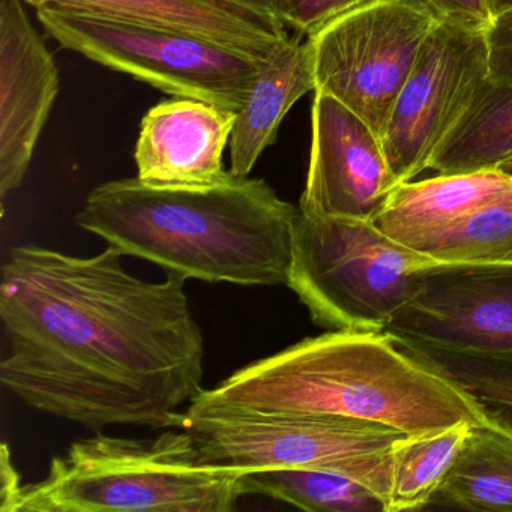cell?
I'll return each instance as SVG.
<instances>
[{"label":"cell","instance_id":"6da1fadb","mask_svg":"<svg viewBox=\"0 0 512 512\" xmlns=\"http://www.w3.org/2000/svg\"><path fill=\"white\" fill-rule=\"evenodd\" d=\"M107 247L13 248L2 265L0 383L32 409L100 431L179 428L202 394L205 337L185 278L146 281Z\"/></svg>","mask_w":512,"mask_h":512},{"label":"cell","instance_id":"7a4b0ae2","mask_svg":"<svg viewBox=\"0 0 512 512\" xmlns=\"http://www.w3.org/2000/svg\"><path fill=\"white\" fill-rule=\"evenodd\" d=\"M299 206L263 179L227 173L211 187H154L139 178L98 185L77 226L185 280L274 287L287 283Z\"/></svg>","mask_w":512,"mask_h":512},{"label":"cell","instance_id":"3957f363","mask_svg":"<svg viewBox=\"0 0 512 512\" xmlns=\"http://www.w3.org/2000/svg\"><path fill=\"white\" fill-rule=\"evenodd\" d=\"M194 401L365 419L407 434L490 422L472 397L385 331L337 329L251 362Z\"/></svg>","mask_w":512,"mask_h":512},{"label":"cell","instance_id":"277c9868","mask_svg":"<svg viewBox=\"0 0 512 512\" xmlns=\"http://www.w3.org/2000/svg\"><path fill=\"white\" fill-rule=\"evenodd\" d=\"M257 467L203 457L184 428L155 439L97 431L55 455L41 481L22 484L2 512H229Z\"/></svg>","mask_w":512,"mask_h":512},{"label":"cell","instance_id":"5b68a950","mask_svg":"<svg viewBox=\"0 0 512 512\" xmlns=\"http://www.w3.org/2000/svg\"><path fill=\"white\" fill-rule=\"evenodd\" d=\"M436 260L398 244L373 221L299 214L286 286L322 328L383 331Z\"/></svg>","mask_w":512,"mask_h":512},{"label":"cell","instance_id":"8992f818","mask_svg":"<svg viewBox=\"0 0 512 512\" xmlns=\"http://www.w3.org/2000/svg\"><path fill=\"white\" fill-rule=\"evenodd\" d=\"M211 463L341 473L388 503L392 446L407 433L379 422L319 413H262L193 401L182 413Z\"/></svg>","mask_w":512,"mask_h":512},{"label":"cell","instance_id":"52a82bcc","mask_svg":"<svg viewBox=\"0 0 512 512\" xmlns=\"http://www.w3.org/2000/svg\"><path fill=\"white\" fill-rule=\"evenodd\" d=\"M37 16L52 40L92 62L166 94L238 113L263 61L224 44L173 29L104 19L46 5Z\"/></svg>","mask_w":512,"mask_h":512},{"label":"cell","instance_id":"ba28073f","mask_svg":"<svg viewBox=\"0 0 512 512\" xmlns=\"http://www.w3.org/2000/svg\"><path fill=\"white\" fill-rule=\"evenodd\" d=\"M440 20L427 0H376L335 17L308 35L316 91L349 107L382 139Z\"/></svg>","mask_w":512,"mask_h":512},{"label":"cell","instance_id":"9c48e42d","mask_svg":"<svg viewBox=\"0 0 512 512\" xmlns=\"http://www.w3.org/2000/svg\"><path fill=\"white\" fill-rule=\"evenodd\" d=\"M488 80L485 29L440 20L422 46L382 137L398 184L430 169Z\"/></svg>","mask_w":512,"mask_h":512},{"label":"cell","instance_id":"30bf717a","mask_svg":"<svg viewBox=\"0 0 512 512\" xmlns=\"http://www.w3.org/2000/svg\"><path fill=\"white\" fill-rule=\"evenodd\" d=\"M383 331L431 349L512 358V262L424 269Z\"/></svg>","mask_w":512,"mask_h":512},{"label":"cell","instance_id":"8fae6325","mask_svg":"<svg viewBox=\"0 0 512 512\" xmlns=\"http://www.w3.org/2000/svg\"><path fill=\"white\" fill-rule=\"evenodd\" d=\"M398 182L382 139L349 107L314 91L311 151L299 211L374 221Z\"/></svg>","mask_w":512,"mask_h":512},{"label":"cell","instance_id":"7c38bea8","mask_svg":"<svg viewBox=\"0 0 512 512\" xmlns=\"http://www.w3.org/2000/svg\"><path fill=\"white\" fill-rule=\"evenodd\" d=\"M23 0L0 2V199L20 188L58 97L59 70Z\"/></svg>","mask_w":512,"mask_h":512},{"label":"cell","instance_id":"4fadbf2b","mask_svg":"<svg viewBox=\"0 0 512 512\" xmlns=\"http://www.w3.org/2000/svg\"><path fill=\"white\" fill-rule=\"evenodd\" d=\"M236 113L193 98L152 107L137 139V178L154 187H211L226 178L223 154Z\"/></svg>","mask_w":512,"mask_h":512},{"label":"cell","instance_id":"5bb4252c","mask_svg":"<svg viewBox=\"0 0 512 512\" xmlns=\"http://www.w3.org/2000/svg\"><path fill=\"white\" fill-rule=\"evenodd\" d=\"M35 10L55 5L104 19L199 35L265 61L286 40L278 17L223 0H23Z\"/></svg>","mask_w":512,"mask_h":512},{"label":"cell","instance_id":"9a60e30c","mask_svg":"<svg viewBox=\"0 0 512 512\" xmlns=\"http://www.w3.org/2000/svg\"><path fill=\"white\" fill-rule=\"evenodd\" d=\"M311 91L316 79L310 44L287 37L263 61L247 103L236 113L229 142L233 175H250L260 155L277 142L287 113Z\"/></svg>","mask_w":512,"mask_h":512},{"label":"cell","instance_id":"2e32d148","mask_svg":"<svg viewBox=\"0 0 512 512\" xmlns=\"http://www.w3.org/2000/svg\"><path fill=\"white\" fill-rule=\"evenodd\" d=\"M511 188L512 179L499 170L401 182L389 194L373 223L388 238L415 250L425 239L443 232Z\"/></svg>","mask_w":512,"mask_h":512},{"label":"cell","instance_id":"e0dca14e","mask_svg":"<svg viewBox=\"0 0 512 512\" xmlns=\"http://www.w3.org/2000/svg\"><path fill=\"white\" fill-rule=\"evenodd\" d=\"M512 512V434L473 424L469 439L428 506Z\"/></svg>","mask_w":512,"mask_h":512},{"label":"cell","instance_id":"ac0fdd59","mask_svg":"<svg viewBox=\"0 0 512 512\" xmlns=\"http://www.w3.org/2000/svg\"><path fill=\"white\" fill-rule=\"evenodd\" d=\"M512 158V83L488 80L430 164L437 175L496 170Z\"/></svg>","mask_w":512,"mask_h":512},{"label":"cell","instance_id":"d6986e66","mask_svg":"<svg viewBox=\"0 0 512 512\" xmlns=\"http://www.w3.org/2000/svg\"><path fill=\"white\" fill-rule=\"evenodd\" d=\"M470 422L442 430L406 434L392 446L386 512L424 509L436 496L469 439Z\"/></svg>","mask_w":512,"mask_h":512},{"label":"cell","instance_id":"ffe728a7","mask_svg":"<svg viewBox=\"0 0 512 512\" xmlns=\"http://www.w3.org/2000/svg\"><path fill=\"white\" fill-rule=\"evenodd\" d=\"M242 490L310 512H386L367 485L325 470L257 467L242 478Z\"/></svg>","mask_w":512,"mask_h":512},{"label":"cell","instance_id":"44dd1931","mask_svg":"<svg viewBox=\"0 0 512 512\" xmlns=\"http://www.w3.org/2000/svg\"><path fill=\"white\" fill-rule=\"evenodd\" d=\"M415 251L437 263L512 262V188L473 209L443 232L425 239Z\"/></svg>","mask_w":512,"mask_h":512},{"label":"cell","instance_id":"7402d4cb","mask_svg":"<svg viewBox=\"0 0 512 512\" xmlns=\"http://www.w3.org/2000/svg\"><path fill=\"white\" fill-rule=\"evenodd\" d=\"M395 341L445 374L472 397L488 421L512 434V358L446 352Z\"/></svg>","mask_w":512,"mask_h":512},{"label":"cell","instance_id":"603a6c76","mask_svg":"<svg viewBox=\"0 0 512 512\" xmlns=\"http://www.w3.org/2000/svg\"><path fill=\"white\" fill-rule=\"evenodd\" d=\"M376 0H283L281 20L299 34H313L341 14Z\"/></svg>","mask_w":512,"mask_h":512},{"label":"cell","instance_id":"cb8c5ba5","mask_svg":"<svg viewBox=\"0 0 512 512\" xmlns=\"http://www.w3.org/2000/svg\"><path fill=\"white\" fill-rule=\"evenodd\" d=\"M488 79L499 85L512 83V10L494 16L485 29Z\"/></svg>","mask_w":512,"mask_h":512},{"label":"cell","instance_id":"d4e9b609","mask_svg":"<svg viewBox=\"0 0 512 512\" xmlns=\"http://www.w3.org/2000/svg\"><path fill=\"white\" fill-rule=\"evenodd\" d=\"M440 19L469 28L487 29L491 23L487 0H427Z\"/></svg>","mask_w":512,"mask_h":512},{"label":"cell","instance_id":"484cf974","mask_svg":"<svg viewBox=\"0 0 512 512\" xmlns=\"http://www.w3.org/2000/svg\"><path fill=\"white\" fill-rule=\"evenodd\" d=\"M223 2L238 5V7L250 8V10L260 11V13L281 19L283 0H223Z\"/></svg>","mask_w":512,"mask_h":512},{"label":"cell","instance_id":"4316f807","mask_svg":"<svg viewBox=\"0 0 512 512\" xmlns=\"http://www.w3.org/2000/svg\"><path fill=\"white\" fill-rule=\"evenodd\" d=\"M488 10L491 17L499 16L505 11L512 10V0H487Z\"/></svg>","mask_w":512,"mask_h":512},{"label":"cell","instance_id":"83f0119b","mask_svg":"<svg viewBox=\"0 0 512 512\" xmlns=\"http://www.w3.org/2000/svg\"><path fill=\"white\" fill-rule=\"evenodd\" d=\"M496 170H499L500 173H503V175L508 176V178L512 179V158L503 161L502 164H499V166H497Z\"/></svg>","mask_w":512,"mask_h":512}]
</instances>
